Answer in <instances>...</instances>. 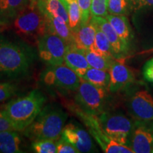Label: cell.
<instances>
[{
    "instance_id": "obj_1",
    "label": "cell",
    "mask_w": 153,
    "mask_h": 153,
    "mask_svg": "<svg viewBox=\"0 0 153 153\" xmlns=\"http://www.w3.org/2000/svg\"><path fill=\"white\" fill-rule=\"evenodd\" d=\"M33 60L31 48L22 42L0 38V77L16 79L26 76Z\"/></svg>"
},
{
    "instance_id": "obj_2",
    "label": "cell",
    "mask_w": 153,
    "mask_h": 153,
    "mask_svg": "<svg viewBox=\"0 0 153 153\" xmlns=\"http://www.w3.org/2000/svg\"><path fill=\"white\" fill-rule=\"evenodd\" d=\"M67 118L68 114L58 104L45 105L35 120L23 131L24 135L32 141H57L61 137Z\"/></svg>"
},
{
    "instance_id": "obj_3",
    "label": "cell",
    "mask_w": 153,
    "mask_h": 153,
    "mask_svg": "<svg viewBox=\"0 0 153 153\" xmlns=\"http://www.w3.org/2000/svg\"><path fill=\"white\" fill-rule=\"evenodd\" d=\"M45 102V94L34 89L26 95L9 101L4 107L3 111L14 123L17 131H24L35 120Z\"/></svg>"
},
{
    "instance_id": "obj_4",
    "label": "cell",
    "mask_w": 153,
    "mask_h": 153,
    "mask_svg": "<svg viewBox=\"0 0 153 153\" xmlns=\"http://www.w3.org/2000/svg\"><path fill=\"white\" fill-rule=\"evenodd\" d=\"M13 28L17 35L38 40L48 33L46 15L40 0H30L29 3L18 14L13 22Z\"/></svg>"
},
{
    "instance_id": "obj_5",
    "label": "cell",
    "mask_w": 153,
    "mask_h": 153,
    "mask_svg": "<svg viewBox=\"0 0 153 153\" xmlns=\"http://www.w3.org/2000/svg\"><path fill=\"white\" fill-rule=\"evenodd\" d=\"M106 90L104 88L96 87L81 78V82L74 96V104L88 114L99 116L104 112Z\"/></svg>"
},
{
    "instance_id": "obj_6",
    "label": "cell",
    "mask_w": 153,
    "mask_h": 153,
    "mask_svg": "<svg viewBox=\"0 0 153 153\" xmlns=\"http://www.w3.org/2000/svg\"><path fill=\"white\" fill-rule=\"evenodd\" d=\"M72 106V105H71ZM72 110L85 123L88 128L89 133L97 143L100 145L104 152L106 153H134L132 149L127 145L120 144L110 138L101 128L98 116L88 114L79 109L75 104L72 105Z\"/></svg>"
},
{
    "instance_id": "obj_7",
    "label": "cell",
    "mask_w": 153,
    "mask_h": 153,
    "mask_svg": "<svg viewBox=\"0 0 153 153\" xmlns=\"http://www.w3.org/2000/svg\"><path fill=\"white\" fill-rule=\"evenodd\" d=\"M101 128L110 138L127 145L130 135L134 131V125L131 119L124 115L103 112L98 116Z\"/></svg>"
},
{
    "instance_id": "obj_8",
    "label": "cell",
    "mask_w": 153,
    "mask_h": 153,
    "mask_svg": "<svg viewBox=\"0 0 153 153\" xmlns=\"http://www.w3.org/2000/svg\"><path fill=\"white\" fill-rule=\"evenodd\" d=\"M45 85L67 91H76L81 78L65 65H48L41 74Z\"/></svg>"
},
{
    "instance_id": "obj_9",
    "label": "cell",
    "mask_w": 153,
    "mask_h": 153,
    "mask_svg": "<svg viewBox=\"0 0 153 153\" xmlns=\"http://www.w3.org/2000/svg\"><path fill=\"white\" fill-rule=\"evenodd\" d=\"M38 51L41 60L47 65H59L64 64L68 44L53 33H45L37 40Z\"/></svg>"
},
{
    "instance_id": "obj_10",
    "label": "cell",
    "mask_w": 153,
    "mask_h": 153,
    "mask_svg": "<svg viewBox=\"0 0 153 153\" xmlns=\"http://www.w3.org/2000/svg\"><path fill=\"white\" fill-rule=\"evenodd\" d=\"M61 136L77 149L79 152H97L90 133L76 121H70L65 124Z\"/></svg>"
},
{
    "instance_id": "obj_11",
    "label": "cell",
    "mask_w": 153,
    "mask_h": 153,
    "mask_svg": "<svg viewBox=\"0 0 153 153\" xmlns=\"http://www.w3.org/2000/svg\"><path fill=\"white\" fill-rule=\"evenodd\" d=\"M127 107L131 116L139 121L153 120V97L148 91L135 92L128 101Z\"/></svg>"
},
{
    "instance_id": "obj_12",
    "label": "cell",
    "mask_w": 153,
    "mask_h": 153,
    "mask_svg": "<svg viewBox=\"0 0 153 153\" xmlns=\"http://www.w3.org/2000/svg\"><path fill=\"white\" fill-rule=\"evenodd\" d=\"M110 82L108 90L111 92L121 91L133 83L135 79L133 72L119 59H116L108 70Z\"/></svg>"
},
{
    "instance_id": "obj_13",
    "label": "cell",
    "mask_w": 153,
    "mask_h": 153,
    "mask_svg": "<svg viewBox=\"0 0 153 153\" xmlns=\"http://www.w3.org/2000/svg\"><path fill=\"white\" fill-rule=\"evenodd\" d=\"M90 21L99 26L108 38L115 58L120 59L124 57V55L128 54V50L124 45L116 30L106 18L102 16H91Z\"/></svg>"
},
{
    "instance_id": "obj_14",
    "label": "cell",
    "mask_w": 153,
    "mask_h": 153,
    "mask_svg": "<svg viewBox=\"0 0 153 153\" xmlns=\"http://www.w3.org/2000/svg\"><path fill=\"white\" fill-rule=\"evenodd\" d=\"M64 64L73 70L79 77L91 68L86 58L85 51L77 48L74 44L68 45Z\"/></svg>"
},
{
    "instance_id": "obj_15",
    "label": "cell",
    "mask_w": 153,
    "mask_h": 153,
    "mask_svg": "<svg viewBox=\"0 0 153 153\" xmlns=\"http://www.w3.org/2000/svg\"><path fill=\"white\" fill-rule=\"evenodd\" d=\"M130 148L134 153H153L152 134L142 127L134 129Z\"/></svg>"
},
{
    "instance_id": "obj_16",
    "label": "cell",
    "mask_w": 153,
    "mask_h": 153,
    "mask_svg": "<svg viewBox=\"0 0 153 153\" xmlns=\"http://www.w3.org/2000/svg\"><path fill=\"white\" fill-rule=\"evenodd\" d=\"M30 0H0V21L9 26Z\"/></svg>"
},
{
    "instance_id": "obj_17",
    "label": "cell",
    "mask_w": 153,
    "mask_h": 153,
    "mask_svg": "<svg viewBox=\"0 0 153 153\" xmlns=\"http://www.w3.org/2000/svg\"><path fill=\"white\" fill-rule=\"evenodd\" d=\"M96 27L92 22L81 25L79 29L73 33L74 45L83 51L91 49L94 45Z\"/></svg>"
},
{
    "instance_id": "obj_18",
    "label": "cell",
    "mask_w": 153,
    "mask_h": 153,
    "mask_svg": "<svg viewBox=\"0 0 153 153\" xmlns=\"http://www.w3.org/2000/svg\"><path fill=\"white\" fill-rule=\"evenodd\" d=\"M105 18L111 24L126 48L129 50L130 42L132 39V31L127 17L124 15L108 14Z\"/></svg>"
},
{
    "instance_id": "obj_19",
    "label": "cell",
    "mask_w": 153,
    "mask_h": 153,
    "mask_svg": "<svg viewBox=\"0 0 153 153\" xmlns=\"http://www.w3.org/2000/svg\"><path fill=\"white\" fill-rule=\"evenodd\" d=\"M45 14L46 15L48 22V33L58 36L59 37L62 38L68 45L74 44L73 33L69 27L68 23L62 19L53 17L46 12H45Z\"/></svg>"
},
{
    "instance_id": "obj_20",
    "label": "cell",
    "mask_w": 153,
    "mask_h": 153,
    "mask_svg": "<svg viewBox=\"0 0 153 153\" xmlns=\"http://www.w3.org/2000/svg\"><path fill=\"white\" fill-rule=\"evenodd\" d=\"M16 131L0 132V152L4 153L23 152L22 137Z\"/></svg>"
},
{
    "instance_id": "obj_21",
    "label": "cell",
    "mask_w": 153,
    "mask_h": 153,
    "mask_svg": "<svg viewBox=\"0 0 153 153\" xmlns=\"http://www.w3.org/2000/svg\"><path fill=\"white\" fill-rule=\"evenodd\" d=\"M80 78L89 82L96 87L108 89L110 74L109 72L106 70L89 68Z\"/></svg>"
},
{
    "instance_id": "obj_22",
    "label": "cell",
    "mask_w": 153,
    "mask_h": 153,
    "mask_svg": "<svg viewBox=\"0 0 153 153\" xmlns=\"http://www.w3.org/2000/svg\"><path fill=\"white\" fill-rule=\"evenodd\" d=\"M87 60L91 68L108 71L116 58L108 57L101 54L94 49L85 51Z\"/></svg>"
},
{
    "instance_id": "obj_23",
    "label": "cell",
    "mask_w": 153,
    "mask_h": 153,
    "mask_svg": "<svg viewBox=\"0 0 153 153\" xmlns=\"http://www.w3.org/2000/svg\"><path fill=\"white\" fill-rule=\"evenodd\" d=\"M40 3L45 12L68 24V10L60 0H40Z\"/></svg>"
},
{
    "instance_id": "obj_24",
    "label": "cell",
    "mask_w": 153,
    "mask_h": 153,
    "mask_svg": "<svg viewBox=\"0 0 153 153\" xmlns=\"http://www.w3.org/2000/svg\"><path fill=\"white\" fill-rule=\"evenodd\" d=\"M94 26L96 27L95 41L94 45L91 49L95 50L96 51L106 57L115 58L108 38L106 37L104 32L99 28V26H97L96 24H94Z\"/></svg>"
},
{
    "instance_id": "obj_25",
    "label": "cell",
    "mask_w": 153,
    "mask_h": 153,
    "mask_svg": "<svg viewBox=\"0 0 153 153\" xmlns=\"http://www.w3.org/2000/svg\"><path fill=\"white\" fill-rule=\"evenodd\" d=\"M65 7L68 13V25L72 33L81 26V13L77 0H66Z\"/></svg>"
},
{
    "instance_id": "obj_26",
    "label": "cell",
    "mask_w": 153,
    "mask_h": 153,
    "mask_svg": "<svg viewBox=\"0 0 153 153\" xmlns=\"http://www.w3.org/2000/svg\"><path fill=\"white\" fill-rule=\"evenodd\" d=\"M131 7L130 0H108L107 10L109 14L126 16Z\"/></svg>"
},
{
    "instance_id": "obj_27",
    "label": "cell",
    "mask_w": 153,
    "mask_h": 153,
    "mask_svg": "<svg viewBox=\"0 0 153 153\" xmlns=\"http://www.w3.org/2000/svg\"><path fill=\"white\" fill-rule=\"evenodd\" d=\"M31 148L34 152L37 153H56V141L51 140L33 141Z\"/></svg>"
},
{
    "instance_id": "obj_28",
    "label": "cell",
    "mask_w": 153,
    "mask_h": 153,
    "mask_svg": "<svg viewBox=\"0 0 153 153\" xmlns=\"http://www.w3.org/2000/svg\"><path fill=\"white\" fill-rule=\"evenodd\" d=\"M107 7L108 0H91V15L106 17L108 14Z\"/></svg>"
},
{
    "instance_id": "obj_29",
    "label": "cell",
    "mask_w": 153,
    "mask_h": 153,
    "mask_svg": "<svg viewBox=\"0 0 153 153\" xmlns=\"http://www.w3.org/2000/svg\"><path fill=\"white\" fill-rule=\"evenodd\" d=\"M81 13V25L87 24L91 19V0H77Z\"/></svg>"
},
{
    "instance_id": "obj_30",
    "label": "cell",
    "mask_w": 153,
    "mask_h": 153,
    "mask_svg": "<svg viewBox=\"0 0 153 153\" xmlns=\"http://www.w3.org/2000/svg\"><path fill=\"white\" fill-rule=\"evenodd\" d=\"M16 86L11 83H0V101L10 99L16 94Z\"/></svg>"
},
{
    "instance_id": "obj_31",
    "label": "cell",
    "mask_w": 153,
    "mask_h": 153,
    "mask_svg": "<svg viewBox=\"0 0 153 153\" xmlns=\"http://www.w3.org/2000/svg\"><path fill=\"white\" fill-rule=\"evenodd\" d=\"M57 152L58 153H79V150L74 148L68 141L61 136L59 140L56 141Z\"/></svg>"
},
{
    "instance_id": "obj_32",
    "label": "cell",
    "mask_w": 153,
    "mask_h": 153,
    "mask_svg": "<svg viewBox=\"0 0 153 153\" xmlns=\"http://www.w3.org/2000/svg\"><path fill=\"white\" fill-rule=\"evenodd\" d=\"M4 131H16V129L12 121L2 111H0V132Z\"/></svg>"
},
{
    "instance_id": "obj_33",
    "label": "cell",
    "mask_w": 153,
    "mask_h": 153,
    "mask_svg": "<svg viewBox=\"0 0 153 153\" xmlns=\"http://www.w3.org/2000/svg\"><path fill=\"white\" fill-rule=\"evenodd\" d=\"M143 75L147 81L153 84V58L145 64L143 69Z\"/></svg>"
},
{
    "instance_id": "obj_34",
    "label": "cell",
    "mask_w": 153,
    "mask_h": 153,
    "mask_svg": "<svg viewBox=\"0 0 153 153\" xmlns=\"http://www.w3.org/2000/svg\"><path fill=\"white\" fill-rule=\"evenodd\" d=\"M143 7H153V0H142L137 9H142Z\"/></svg>"
},
{
    "instance_id": "obj_35",
    "label": "cell",
    "mask_w": 153,
    "mask_h": 153,
    "mask_svg": "<svg viewBox=\"0 0 153 153\" xmlns=\"http://www.w3.org/2000/svg\"><path fill=\"white\" fill-rule=\"evenodd\" d=\"M142 0H130V2H131V7H133L135 9H137V7H138L139 4Z\"/></svg>"
},
{
    "instance_id": "obj_36",
    "label": "cell",
    "mask_w": 153,
    "mask_h": 153,
    "mask_svg": "<svg viewBox=\"0 0 153 153\" xmlns=\"http://www.w3.org/2000/svg\"><path fill=\"white\" fill-rule=\"evenodd\" d=\"M7 26H8V25L7 24H5V23H4L0 21V33H1L4 30H5Z\"/></svg>"
},
{
    "instance_id": "obj_37",
    "label": "cell",
    "mask_w": 153,
    "mask_h": 153,
    "mask_svg": "<svg viewBox=\"0 0 153 153\" xmlns=\"http://www.w3.org/2000/svg\"><path fill=\"white\" fill-rule=\"evenodd\" d=\"M61 1H62V3L63 4L65 5V3H66V0H60Z\"/></svg>"
},
{
    "instance_id": "obj_38",
    "label": "cell",
    "mask_w": 153,
    "mask_h": 153,
    "mask_svg": "<svg viewBox=\"0 0 153 153\" xmlns=\"http://www.w3.org/2000/svg\"><path fill=\"white\" fill-rule=\"evenodd\" d=\"M152 137H153V133H152Z\"/></svg>"
}]
</instances>
